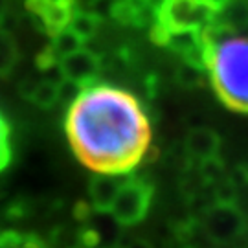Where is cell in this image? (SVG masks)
I'll list each match as a JSON object with an SVG mask.
<instances>
[{"label":"cell","instance_id":"3","mask_svg":"<svg viewBox=\"0 0 248 248\" xmlns=\"http://www.w3.org/2000/svg\"><path fill=\"white\" fill-rule=\"evenodd\" d=\"M219 0H160L156 31L162 43L178 35H204L215 28Z\"/></svg>","mask_w":248,"mask_h":248},{"label":"cell","instance_id":"4","mask_svg":"<svg viewBox=\"0 0 248 248\" xmlns=\"http://www.w3.org/2000/svg\"><path fill=\"white\" fill-rule=\"evenodd\" d=\"M199 219L215 247H228L239 241L248 230L247 217L237 204L213 202Z\"/></svg>","mask_w":248,"mask_h":248},{"label":"cell","instance_id":"5","mask_svg":"<svg viewBox=\"0 0 248 248\" xmlns=\"http://www.w3.org/2000/svg\"><path fill=\"white\" fill-rule=\"evenodd\" d=\"M153 201V186L138 177H125L110 215L122 226H134L145 219Z\"/></svg>","mask_w":248,"mask_h":248},{"label":"cell","instance_id":"11","mask_svg":"<svg viewBox=\"0 0 248 248\" xmlns=\"http://www.w3.org/2000/svg\"><path fill=\"white\" fill-rule=\"evenodd\" d=\"M59 85H61V81L43 79L31 90V99L41 107L53 105L55 101H59Z\"/></svg>","mask_w":248,"mask_h":248},{"label":"cell","instance_id":"12","mask_svg":"<svg viewBox=\"0 0 248 248\" xmlns=\"http://www.w3.org/2000/svg\"><path fill=\"white\" fill-rule=\"evenodd\" d=\"M68 28H70L76 35H79L83 41H87V39H90V37L96 33V30H98V18L94 17L92 13L76 11Z\"/></svg>","mask_w":248,"mask_h":248},{"label":"cell","instance_id":"1","mask_svg":"<svg viewBox=\"0 0 248 248\" xmlns=\"http://www.w3.org/2000/svg\"><path fill=\"white\" fill-rule=\"evenodd\" d=\"M64 133L72 153L96 175L125 177L149 156L153 125L133 92L90 83L68 103Z\"/></svg>","mask_w":248,"mask_h":248},{"label":"cell","instance_id":"15","mask_svg":"<svg viewBox=\"0 0 248 248\" xmlns=\"http://www.w3.org/2000/svg\"><path fill=\"white\" fill-rule=\"evenodd\" d=\"M18 248H50V247L39 235H35V233H24L22 245Z\"/></svg>","mask_w":248,"mask_h":248},{"label":"cell","instance_id":"14","mask_svg":"<svg viewBox=\"0 0 248 248\" xmlns=\"http://www.w3.org/2000/svg\"><path fill=\"white\" fill-rule=\"evenodd\" d=\"M17 61V50L13 41L6 33L0 31V72L9 70Z\"/></svg>","mask_w":248,"mask_h":248},{"label":"cell","instance_id":"19","mask_svg":"<svg viewBox=\"0 0 248 248\" xmlns=\"http://www.w3.org/2000/svg\"><path fill=\"white\" fill-rule=\"evenodd\" d=\"M213 248H222V247H213Z\"/></svg>","mask_w":248,"mask_h":248},{"label":"cell","instance_id":"2","mask_svg":"<svg viewBox=\"0 0 248 248\" xmlns=\"http://www.w3.org/2000/svg\"><path fill=\"white\" fill-rule=\"evenodd\" d=\"M202 68L222 105L248 114V33L210 30L204 35Z\"/></svg>","mask_w":248,"mask_h":248},{"label":"cell","instance_id":"10","mask_svg":"<svg viewBox=\"0 0 248 248\" xmlns=\"http://www.w3.org/2000/svg\"><path fill=\"white\" fill-rule=\"evenodd\" d=\"M81 45H83V39H81L79 35H76L70 28H64V30L57 31V33L53 35V41H52V46H50L48 55L52 57L53 61L59 62L62 57H66V55H70V53L78 52L79 48H83Z\"/></svg>","mask_w":248,"mask_h":248},{"label":"cell","instance_id":"18","mask_svg":"<svg viewBox=\"0 0 248 248\" xmlns=\"http://www.w3.org/2000/svg\"><path fill=\"white\" fill-rule=\"evenodd\" d=\"M145 2H160V0H145Z\"/></svg>","mask_w":248,"mask_h":248},{"label":"cell","instance_id":"9","mask_svg":"<svg viewBox=\"0 0 248 248\" xmlns=\"http://www.w3.org/2000/svg\"><path fill=\"white\" fill-rule=\"evenodd\" d=\"M175 241L180 248H213L215 245L208 237L201 219H187L175 226Z\"/></svg>","mask_w":248,"mask_h":248},{"label":"cell","instance_id":"8","mask_svg":"<svg viewBox=\"0 0 248 248\" xmlns=\"http://www.w3.org/2000/svg\"><path fill=\"white\" fill-rule=\"evenodd\" d=\"M124 178L125 177H116V175H96L90 180L89 191L96 212L110 213Z\"/></svg>","mask_w":248,"mask_h":248},{"label":"cell","instance_id":"7","mask_svg":"<svg viewBox=\"0 0 248 248\" xmlns=\"http://www.w3.org/2000/svg\"><path fill=\"white\" fill-rule=\"evenodd\" d=\"M186 153L187 156L195 162H208L217 158L221 149V138L213 129L208 127H193L186 134Z\"/></svg>","mask_w":248,"mask_h":248},{"label":"cell","instance_id":"6","mask_svg":"<svg viewBox=\"0 0 248 248\" xmlns=\"http://www.w3.org/2000/svg\"><path fill=\"white\" fill-rule=\"evenodd\" d=\"M59 68H61L64 79L83 89L90 83H94V79H96L99 72V59L98 55L92 53L90 50L79 48L78 52L62 57L59 61Z\"/></svg>","mask_w":248,"mask_h":248},{"label":"cell","instance_id":"13","mask_svg":"<svg viewBox=\"0 0 248 248\" xmlns=\"http://www.w3.org/2000/svg\"><path fill=\"white\" fill-rule=\"evenodd\" d=\"M11 160V127L0 112V171L8 168Z\"/></svg>","mask_w":248,"mask_h":248},{"label":"cell","instance_id":"16","mask_svg":"<svg viewBox=\"0 0 248 248\" xmlns=\"http://www.w3.org/2000/svg\"><path fill=\"white\" fill-rule=\"evenodd\" d=\"M125 248H155V247H153L151 243H147V241H143V239H134V241H131Z\"/></svg>","mask_w":248,"mask_h":248},{"label":"cell","instance_id":"17","mask_svg":"<svg viewBox=\"0 0 248 248\" xmlns=\"http://www.w3.org/2000/svg\"><path fill=\"white\" fill-rule=\"evenodd\" d=\"M96 2H99V0H76V4H85V6H92Z\"/></svg>","mask_w":248,"mask_h":248}]
</instances>
